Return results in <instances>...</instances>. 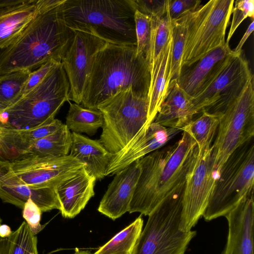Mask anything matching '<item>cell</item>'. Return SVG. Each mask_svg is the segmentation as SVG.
<instances>
[{
  "label": "cell",
  "mask_w": 254,
  "mask_h": 254,
  "mask_svg": "<svg viewBox=\"0 0 254 254\" xmlns=\"http://www.w3.org/2000/svg\"><path fill=\"white\" fill-rule=\"evenodd\" d=\"M64 1H37L33 18L9 46L0 50V75L32 72L50 60L61 62L74 33L62 15Z\"/></svg>",
  "instance_id": "6da1fadb"
},
{
  "label": "cell",
  "mask_w": 254,
  "mask_h": 254,
  "mask_svg": "<svg viewBox=\"0 0 254 254\" xmlns=\"http://www.w3.org/2000/svg\"><path fill=\"white\" fill-rule=\"evenodd\" d=\"M199 156L195 141L183 131L181 138L172 145L138 159L140 173L128 212L148 216L186 185Z\"/></svg>",
  "instance_id": "7a4b0ae2"
},
{
  "label": "cell",
  "mask_w": 254,
  "mask_h": 254,
  "mask_svg": "<svg viewBox=\"0 0 254 254\" xmlns=\"http://www.w3.org/2000/svg\"><path fill=\"white\" fill-rule=\"evenodd\" d=\"M150 84L148 62L137 55L136 45L107 43L93 57L81 104L84 108L97 110L115 94L130 87L136 95L148 97Z\"/></svg>",
  "instance_id": "3957f363"
},
{
  "label": "cell",
  "mask_w": 254,
  "mask_h": 254,
  "mask_svg": "<svg viewBox=\"0 0 254 254\" xmlns=\"http://www.w3.org/2000/svg\"><path fill=\"white\" fill-rule=\"evenodd\" d=\"M133 0H64L61 11L71 29L90 27L107 42L136 45Z\"/></svg>",
  "instance_id": "277c9868"
},
{
  "label": "cell",
  "mask_w": 254,
  "mask_h": 254,
  "mask_svg": "<svg viewBox=\"0 0 254 254\" xmlns=\"http://www.w3.org/2000/svg\"><path fill=\"white\" fill-rule=\"evenodd\" d=\"M69 84L62 63L34 88L23 94L0 115V127L31 129L48 123L65 102H69Z\"/></svg>",
  "instance_id": "5b68a950"
},
{
  "label": "cell",
  "mask_w": 254,
  "mask_h": 254,
  "mask_svg": "<svg viewBox=\"0 0 254 254\" xmlns=\"http://www.w3.org/2000/svg\"><path fill=\"white\" fill-rule=\"evenodd\" d=\"M254 138L235 149L218 172L202 214L210 221L225 216L243 199L254 193Z\"/></svg>",
  "instance_id": "8992f818"
},
{
  "label": "cell",
  "mask_w": 254,
  "mask_h": 254,
  "mask_svg": "<svg viewBox=\"0 0 254 254\" xmlns=\"http://www.w3.org/2000/svg\"><path fill=\"white\" fill-rule=\"evenodd\" d=\"M186 185L161 202L148 215L132 254H185L195 231L180 230Z\"/></svg>",
  "instance_id": "52a82bcc"
},
{
  "label": "cell",
  "mask_w": 254,
  "mask_h": 254,
  "mask_svg": "<svg viewBox=\"0 0 254 254\" xmlns=\"http://www.w3.org/2000/svg\"><path fill=\"white\" fill-rule=\"evenodd\" d=\"M148 97L136 95L131 87L99 105L104 122L99 141L112 154L122 150L147 123Z\"/></svg>",
  "instance_id": "ba28073f"
},
{
  "label": "cell",
  "mask_w": 254,
  "mask_h": 254,
  "mask_svg": "<svg viewBox=\"0 0 254 254\" xmlns=\"http://www.w3.org/2000/svg\"><path fill=\"white\" fill-rule=\"evenodd\" d=\"M214 113L220 116L217 133L211 145L218 172L230 154L254 136V77L241 92Z\"/></svg>",
  "instance_id": "9c48e42d"
},
{
  "label": "cell",
  "mask_w": 254,
  "mask_h": 254,
  "mask_svg": "<svg viewBox=\"0 0 254 254\" xmlns=\"http://www.w3.org/2000/svg\"><path fill=\"white\" fill-rule=\"evenodd\" d=\"M234 1L211 0L191 13L182 68L192 65L206 54L226 42L225 34Z\"/></svg>",
  "instance_id": "30bf717a"
},
{
  "label": "cell",
  "mask_w": 254,
  "mask_h": 254,
  "mask_svg": "<svg viewBox=\"0 0 254 254\" xmlns=\"http://www.w3.org/2000/svg\"><path fill=\"white\" fill-rule=\"evenodd\" d=\"M73 34L61 63L69 84V101L81 104L93 57L107 42L90 27L72 29Z\"/></svg>",
  "instance_id": "8fae6325"
},
{
  "label": "cell",
  "mask_w": 254,
  "mask_h": 254,
  "mask_svg": "<svg viewBox=\"0 0 254 254\" xmlns=\"http://www.w3.org/2000/svg\"><path fill=\"white\" fill-rule=\"evenodd\" d=\"M215 158L216 152L211 146L208 150L199 154L193 171L187 181L179 226L182 231H191L207 205L218 177Z\"/></svg>",
  "instance_id": "7c38bea8"
},
{
  "label": "cell",
  "mask_w": 254,
  "mask_h": 254,
  "mask_svg": "<svg viewBox=\"0 0 254 254\" xmlns=\"http://www.w3.org/2000/svg\"><path fill=\"white\" fill-rule=\"evenodd\" d=\"M254 75L242 54L234 53L214 78L192 102L198 113H215L236 97Z\"/></svg>",
  "instance_id": "4fadbf2b"
},
{
  "label": "cell",
  "mask_w": 254,
  "mask_h": 254,
  "mask_svg": "<svg viewBox=\"0 0 254 254\" xmlns=\"http://www.w3.org/2000/svg\"><path fill=\"white\" fill-rule=\"evenodd\" d=\"M13 173L33 189L56 187L75 175L85 164L70 155L28 158L9 163Z\"/></svg>",
  "instance_id": "5bb4252c"
},
{
  "label": "cell",
  "mask_w": 254,
  "mask_h": 254,
  "mask_svg": "<svg viewBox=\"0 0 254 254\" xmlns=\"http://www.w3.org/2000/svg\"><path fill=\"white\" fill-rule=\"evenodd\" d=\"M181 131L155 122L145 125L129 144L113 155L106 176L116 174L133 162L163 147Z\"/></svg>",
  "instance_id": "9a60e30c"
},
{
  "label": "cell",
  "mask_w": 254,
  "mask_h": 254,
  "mask_svg": "<svg viewBox=\"0 0 254 254\" xmlns=\"http://www.w3.org/2000/svg\"><path fill=\"white\" fill-rule=\"evenodd\" d=\"M55 188H32L13 173L9 163L0 160V198L4 202L22 209L25 202L31 199L42 212L55 209L60 210Z\"/></svg>",
  "instance_id": "2e32d148"
},
{
  "label": "cell",
  "mask_w": 254,
  "mask_h": 254,
  "mask_svg": "<svg viewBox=\"0 0 254 254\" xmlns=\"http://www.w3.org/2000/svg\"><path fill=\"white\" fill-rule=\"evenodd\" d=\"M233 54L226 42L192 65L183 67L177 80L178 84L190 97H195L218 74Z\"/></svg>",
  "instance_id": "e0dca14e"
},
{
  "label": "cell",
  "mask_w": 254,
  "mask_h": 254,
  "mask_svg": "<svg viewBox=\"0 0 254 254\" xmlns=\"http://www.w3.org/2000/svg\"><path fill=\"white\" fill-rule=\"evenodd\" d=\"M228 233L221 254H254V193L227 214Z\"/></svg>",
  "instance_id": "ac0fdd59"
},
{
  "label": "cell",
  "mask_w": 254,
  "mask_h": 254,
  "mask_svg": "<svg viewBox=\"0 0 254 254\" xmlns=\"http://www.w3.org/2000/svg\"><path fill=\"white\" fill-rule=\"evenodd\" d=\"M140 173L137 160L115 174L100 201L98 211L113 220L128 212Z\"/></svg>",
  "instance_id": "d6986e66"
},
{
  "label": "cell",
  "mask_w": 254,
  "mask_h": 254,
  "mask_svg": "<svg viewBox=\"0 0 254 254\" xmlns=\"http://www.w3.org/2000/svg\"><path fill=\"white\" fill-rule=\"evenodd\" d=\"M96 178L81 168L75 175L60 183L55 188L64 218H73L83 210L94 195Z\"/></svg>",
  "instance_id": "ffe728a7"
},
{
  "label": "cell",
  "mask_w": 254,
  "mask_h": 254,
  "mask_svg": "<svg viewBox=\"0 0 254 254\" xmlns=\"http://www.w3.org/2000/svg\"><path fill=\"white\" fill-rule=\"evenodd\" d=\"M198 114L190 97L178 84L170 83L167 97L161 105L153 122L163 126L182 130Z\"/></svg>",
  "instance_id": "44dd1931"
},
{
  "label": "cell",
  "mask_w": 254,
  "mask_h": 254,
  "mask_svg": "<svg viewBox=\"0 0 254 254\" xmlns=\"http://www.w3.org/2000/svg\"><path fill=\"white\" fill-rule=\"evenodd\" d=\"M71 156L85 164L87 171L96 180L106 176L107 168L114 154L99 140H93L80 133L71 132Z\"/></svg>",
  "instance_id": "7402d4cb"
},
{
  "label": "cell",
  "mask_w": 254,
  "mask_h": 254,
  "mask_svg": "<svg viewBox=\"0 0 254 254\" xmlns=\"http://www.w3.org/2000/svg\"><path fill=\"white\" fill-rule=\"evenodd\" d=\"M37 0H20L0 6V50L9 46L33 18Z\"/></svg>",
  "instance_id": "603a6c76"
},
{
  "label": "cell",
  "mask_w": 254,
  "mask_h": 254,
  "mask_svg": "<svg viewBox=\"0 0 254 254\" xmlns=\"http://www.w3.org/2000/svg\"><path fill=\"white\" fill-rule=\"evenodd\" d=\"M71 143V132L64 124L56 132L25 144L16 153L12 162L28 158L64 156L68 155Z\"/></svg>",
  "instance_id": "cb8c5ba5"
},
{
  "label": "cell",
  "mask_w": 254,
  "mask_h": 254,
  "mask_svg": "<svg viewBox=\"0 0 254 254\" xmlns=\"http://www.w3.org/2000/svg\"><path fill=\"white\" fill-rule=\"evenodd\" d=\"M172 49L171 36L150 79L148 94L149 107L146 125H149L154 121L161 105L168 93L170 83L169 70Z\"/></svg>",
  "instance_id": "d4e9b609"
},
{
  "label": "cell",
  "mask_w": 254,
  "mask_h": 254,
  "mask_svg": "<svg viewBox=\"0 0 254 254\" xmlns=\"http://www.w3.org/2000/svg\"><path fill=\"white\" fill-rule=\"evenodd\" d=\"M103 122L102 114L99 110L86 108L79 104L69 102L65 125L72 132L93 135L102 127Z\"/></svg>",
  "instance_id": "484cf974"
},
{
  "label": "cell",
  "mask_w": 254,
  "mask_h": 254,
  "mask_svg": "<svg viewBox=\"0 0 254 254\" xmlns=\"http://www.w3.org/2000/svg\"><path fill=\"white\" fill-rule=\"evenodd\" d=\"M219 115L204 111L197 119L182 128L195 141L199 154L208 150L217 130Z\"/></svg>",
  "instance_id": "4316f807"
},
{
  "label": "cell",
  "mask_w": 254,
  "mask_h": 254,
  "mask_svg": "<svg viewBox=\"0 0 254 254\" xmlns=\"http://www.w3.org/2000/svg\"><path fill=\"white\" fill-rule=\"evenodd\" d=\"M143 225V219L141 216L137 217L93 254H132Z\"/></svg>",
  "instance_id": "83f0119b"
},
{
  "label": "cell",
  "mask_w": 254,
  "mask_h": 254,
  "mask_svg": "<svg viewBox=\"0 0 254 254\" xmlns=\"http://www.w3.org/2000/svg\"><path fill=\"white\" fill-rule=\"evenodd\" d=\"M151 18V33L148 56L150 79L172 36V22L166 13L161 18Z\"/></svg>",
  "instance_id": "f1b7e54d"
},
{
  "label": "cell",
  "mask_w": 254,
  "mask_h": 254,
  "mask_svg": "<svg viewBox=\"0 0 254 254\" xmlns=\"http://www.w3.org/2000/svg\"><path fill=\"white\" fill-rule=\"evenodd\" d=\"M172 22V49L169 70L170 82L177 80L182 68L186 34L191 13Z\"/></svg>",
  "instance_id": "f546056e"
},
{
  "label": "cell",
  "mask_w": 254,
  "mask_h": 254,
  "mask_svg": "<svg viewBox=\"0 0 254 254\" xmlns=\"http://www.w3.org/2000/svg\"><path fill=\"white\" fill-rule=\"evenodd\" d=\"M31 71L21 70L0 75V100L7 108L17 102L23 95Z\"/></svg>",
  "instance_id": "4dcf8cb0"
},
{
  "label": "cell",
  "mask_w": 254,
  "mask_h": 254,
  "mask_svg": "<svg viewBox=\"0 0 254 254\" xmlns=\"http://www.w3.org/2000/svg\"><path fill=\"white\" fill-rule=\"evenodd\" d=\"M136 54L144 56L148 62L151 33V18L137 10L134 14Z\"/></svg>",
  "instance_id": "1f68e13d"
},
{
  "label": "cell",
  "mask_w": 254,
  "mask_h": 254,
  "mask_svg": "<svg viewBox=\"0 0 254 254\" xmlns=\"http://www.w3.org/2000/svg\"><path fill=\"white\" fill-rule=\"evenodd\" d=\"M14 238L10 254H38L37 239L26 221L14 231Z\"/></svg>",
  "instance_id": "d6a6232c"
},
{
  "label": "cell",
  "mask_w": 254,
  "mask_h": 254,
  "mask_svg": "<svg viewBox=\"0 0 254 254\" xmlns=\"http://www.w3.org/2000/svg\"><path fill=\"white\" fill-rule=\"evenodd\" d=\"M232 11V20L226 39V43H229L235 31L241 23L247 17L254 18V0H237L234 1Z\"/></svg>",
  "instance_id": "836d02e7"
},
{
  "label": "cell",
  "mask_w": 254,
  "mask_h": 254,
  "mask_svg": "<svg viewBox=\"0 0 254 254\" xmlns=\"http://www.w3.org/2000/svg\"><path fill=\"white\" fill-rule=\"evenodd\" d=\"M201 2L199 0H167L166 14L171 21H175L196 10L200 5Z\"/></svg>",
  "instance_id": "e575fe53"
},
{
  "label": "cell",
  "mask_w": 254,
  "mask_h": 254,
  "mask_svg": "<svg viewBox=\"0 0 254 254\" xmlns=\"http://www.w3.org/2000/svg\"><path fill=\"white\" fill-rule=\"evenodd\" d=\"M135 10L152 18H161L167 11V0H133Z\"/></svg>",
  "instance_id": "d590c367"
},
{
  "label": "cell",
  "mask_w": 254,
  "mask_h": 254,
  "mask_svg": "<svg viewBox=\"0 0 254 254\" xmlns=\"http://www.w3.org/2000/svg\"><path fill=\"white\" fill-rule=\"evenodd\" d=\"M41 214L40 208L31 199L25 202L22 209V216L35 235L44 228V225L40 223Z\"/></svg>",
  "instance_id": "8d00e7d4"
},
{
  "label": "cell",
  "mask_w": 254,
  "mask_h": 254,
  "mask_svg": "<svg viewBox=\"0 0 254 254\" xmlns=\"http://www.w3.org/2000/svg\"><path fill=\"white\" fill-rule=\"evenodd\" d=\"M61 63L50 60L36 70L32 71L26 82L23 94L28 93L37 86L54 67Z\"/></svg>",
  "instance_id": "74e56055"
},
{
  "label": "cell",
  "mask_w": 254,
  "mask_h": 254,
  "mask_svg": "<svg viewBox=\"0 0 254 254\" xmlns=\"http://www.w3.org/2000/svg\"><path fill=\"white\" fill-rule=\"evenodd\" d=\"M1 222L2 220L0 217V226L1 225ZM14 238V231L9 237L2 238L0 236V254H10Z\"/></svg>",
  "instance_id": "f35d334b"
},
{
  "label": "cell",
  "mask_w": 254,
  "mask_h": 254,
  "mask_svg": "<svg viewBox=\"0 0 254 254\" xmlns=\"http://www.w3.org/2000/svg\"><path fill=\"white\" fill-rule=\"evenodd\" d=\"M254 29V21L252 20V22L249 25L247 28L246 32L243 36L238 45L236 47V48L233 50L234 53L236 55H240L242 54V47L245 44V42L248 38V37L250 36V35L252 33Z\"/></svg>",
  "instance_id": "ab89813d"
},
{
  "label": "cell",
  "mask_w": 254,
  "mask_h": 254,
  "mask_svg": "<svg viewBox=\"0 0 254 254\" xmlns=\"http://www.w3.org/2000/svg\"><path fill=\"white\" fill-rule=\"evenodd\" d=\"M13 231L6 224H1L0 226V236L2 238L9 237L12 234Z\"/></svg>",
  "instance_id": "60d3db41"
},
{
  "label": "cell",
  "mask_w": 254,
  "mask_h": 254,
  "mask_svg": "<svg viewBox=\"0 0 254 254\" xmlns=\"http://www.w3.org/2000/svg\"><path fill=\"white\" fill-rule=\"evenodd\" d=\"M73 254H92L88 251L79 250L76 249Z\"/></svg>",
  "instance_id": "b9f144b4"
},
{
  "label": "cell",
  "mask_w": 254,
  "mask_h": 254,
  "mask_svg": "<svg viewBox=\"0 0 254 254\" xmlns=\"http://www.w3.org/2000/svg\"><path fill=\"white\" fill-rule=\"evenodd\" d=\"M6 109V107L2 103L0 100V115L4 112Z\"/></svg>",
  "instance_id": "7bdbcfd3"
},
{
  "label": "cell",
  "mask_w": 254,
  "mask_h": 254,
  "mask_svg": "<svg viewBox=\"0 0 254 254\" xmlns=\"http://www.w3.org/2000/svg\"><path fill=\"white\" fill-rule=\"evenodd\" d=\"M0 132H1V127H0Z\"/></svg>",
  "instance_id": "ee69618b"
}]
</instances>
